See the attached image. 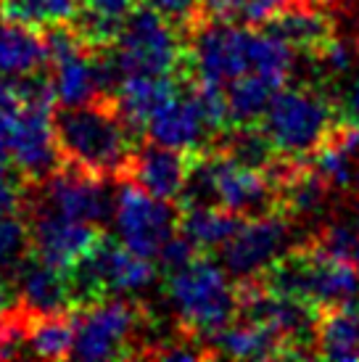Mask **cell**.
Listing matches in <instances>:
<instances>
[{
    "instance_id": "1",
    "label": "cell",
    "mask_w": 359,
    "mask_h": 362,
    "mask_svg": "<svg viewBox=\"0 0 359 362\" xmlns=\"http://www.w3.org/2000/svg\"><path fill=\"white\" fill-rule=\"evenodd\" d=\"M61 164H71L98 177L122 180L135 151V135L117 111L114 98H95L82 106L53 111Z\"/></svg>"
},
{
    "instance_id": "34",
    "label": "cell",
    "mask_w": 359,
    "mask_h": 362,
    "mask_svg": "<svg viewBox=\"0 0 359 362\" xmlns=\"http://www.w3.org/2000/svg\"><path fill=\"white\" fill-rule=\"evenodd\" d=\"M13 286H11V281L0 272V310H8V307H13Z\"/></svg>"
},
{
    "instance_id": "18",
    "label": "cell",
    "mask_w": 359,
    "mask_h": 362,
    "mask_svg": "<svg viewBox=\"0 0 359 362\" xmlns=\"http://www.w3.org/2000/svg\"><path fill=\"white\" fill-rule=\"evenodd\" d=\"M314 349L328 360H359V293L346 304L319 307Z\"/></svg>"
},
{
    "instance_id": "30",
    "label": "cell",
    "mask_w": 359,
    "mask_h": 362,
    "mask_svg": "<svg viewBox=\"0 0 359 362\" xmlns=\"http://www.w3.org/2000/svg\"><path fill=\"white\" fill-rule=\"evenodd\" d=\"M19 109H21L19 95L13 93L8 80L0 77V170H6V164L11 161L8 141H11V130H13V122H16Z\"/></svg>"
},
{
    "instance_id": "32",
    "label": "cell",
    "mask_w": 359,
    "mask_h": 362,
    "mask_svg": "<svg viewBox=\"0 0 359 362\" xmlns=\"http://www.w3.org/2000/svg\"><path fill=\"white\" fill-rule=\"evenodd\" d=\"M82 6L93 13H98L103 19L124 24L130 19V13L135 11V0H82Z\"/></svg>"
},
{
    "instance_id": "17",
    "label": "cell",
    "mask_w": 359,
    "mask_h": 362,
    "mask_svg": "<svg viewBox=\"0 0 359 362\" xmlns=\"http://www.w3.org/2000/svg\"><path fill=\"white\" fill-rule=\"evenodd\" d=\"M11 283H13L19 307H24L27 312L71 310L66 272L48 264V262H42L35 254L27 257V262L16 270Z\"/></svg>"
},
{
    "instance_id": "11",
    "label": "cell",
    "mask_w": 359,
    "mask_h": 362,
    "mask_svg": "<svg viewBox=\"0 0 359 362\" xmlns=\"http://www.w3.org/2000/svg\"><path fill=\"white\" fill-rule=\"evenodd\" d=\"M190 161L193 151H180L156 141H146L135 146L124 177L138 182L143 191H148L156 199L177 202L182 185L188 180Z\"/></svg>"
},
{
    "instance_id": "26",
    "label": "cell",
    "mask_w": 359,
    "mask_h": 362,
    "mask_svg": "<svg viewBox=\"0 0 359 362\" xmlns=\"http://www.w3.org/2000/svg\"><path fill=\"white\" fill-rule=\"evenodd\" d=\"M312 243H317L322 252L333 254L339 259L349 262L351 267L359 272V230L354 225H325L319 228L314 235L310 238Z\"/></svg>"
},
{
    "instance_id": "37",
    "label": "cell",
    "mask_w": 359,
    "mask_h": 362,
    "mask_svg": "<svg viewBox=\"0 0 359 362\" xmlns=\"http://www.w3.org/2000/svg\"><path fill=\"white\" fill-rule=\"evenodd\" d=\"M357 51H359V32H357Z\"/></svg>"
},
{
    "instance_id": "15",
    "label": "cell",
    "mask_w": 359,
    "mask_h": 362,
    "mask_svg": "<svg viewBox=\"0 0 359 362\" xmlns=\"http://www.w3.org/2000/svg\"><path fill=\"white\" fill-rule=\"evenodd\" d=\"M182 82L175 74H130L114 93V103L132 135H146L151 117L177 95Z\"/></svg>"
},
{
    "instance_id": "10",
    "label": "cell",
    "mask_w": 359,
    "mask_h": 362,
    "mask_svg": "<svg viewBox=\"0 0 359 362\" xmlns=\"http://www.w3.org/2000/svg\"><path fill=\"white\" fill-rule=\"evenodd\" d=\"M50 106H21L11 130L8 151L19 177L27 185H37L61 164L59 138Z\"/></svg>"
},
{
    "instance_id": "3",
    "label": "cell",
    "mask_w": 359,
    "mask_h": 362,
    "mask_svg": "<svg viewBox=\"0 0 359 362\" xmlns=\"http://www.w3.org/2000/svg\"><path fill=\"white\" fill-rule=\"evenodd\" d=\"M336 122H339V109L333 95L314 85H299V88H283L269 101L259 124L278 153L310 156Z\"/></svg>"
},
{
    "instance_id": "6",
    "label": "cell",
    "mask_w": 359,
    "mask_h": 362,
    "mask_svg": "<svg viewBox=\"0 0 359 362\" xmlns=\"http://www.w3.org/2000/svg\"><path fill=\"white\" fill-rule=\"evenodd\" d=\"M180 206L175 202H164L143 191L130 177L117 182L114 199V225L119 241L140 257L156 262V254L164 241L177 230Z\"/></svg>"
},
{
    "instance_id": "29",
    "label": "cell",
    "mask_w": 359,
    "mask_h": 362,
    "mask_svg": "<svg viewBox=\"0 0 359 362\" xmlns=\"http://www.w3.org/2000/svg\"><path fill=\"white\" fill-rule=\"evenodd\" d=\"M201 254H206V252H201L199 246L190 241L188 235H182L180 230H175L170 238L164 241V246L159 249V254H156V262H159L161 272L172 275V272L188 267L190 262H196Z\"/></svg>"
},
{
    "instance_id": "31",
    "label": "cell",
    "mask_w": 359,
    "mask_h": 362,
    "mask_svg": "<svg viewBox=\"0 0 359 362\" xmlns=\"http://www.w3.org/2000/svg\"><path fill=\"white\" fill-rule=\"evenodd\" d=\"M24 193H27V182L21 180L19 175L13 177L6 170H0V217L19 209L24 202Z\"/></svg>"
},
{
    "instance_id": "16",
    "label": "cell",
    "mask_w": 359,
    "mask_h": 362,
    "mask_svg": "<svg viewBox=\"0 0 359 362\" xmlns=\"http://www.w3.org/2000/svg\"><path fill=\"white\" fill-rule=\"evenodd\" d=\"M240 320V317H238ZM214 357H235V360H293L290 344L272 325L257 320L230 322L211 339H206Z\"/></svg>"
},
{
    "instance_id": "4",
    "label": "cell",
    "mask_w": 359,
    "mask_h": 362,
    "mask_svg": "<svg viewBox=\"0 0 359 362\" xmlns=\"http://www.w3.org/2000/svg\"><path fill=\"white\" fill-rule=\"evenodd\" d=\"M146 307L138 296H106L100 302L74 310V349L80 360H124L138 357L132 344H140L146 325Z\"/></svg>"
},
{
    "instance_id": "8",
    "label": "cell",
    "mask_w": 359,
    "mask_h": 362,
    "mask_svg": "<svg viewBox=\"0 0 359 362\" xmlns=\"http://www.w3.org/2000/svg\"><path fill=\"white\" fill-rule=\"evenodd\" d=\"M21 209L30 222L32 254L53 264V267H59V270H69L71 264L80 262L103 235V228L93 225V222L64 217L56 209L37 202L30 191L24 193Z\"/></svg>"
},
{
    "instance_id": "22",
    "label": "cell",
    "mask_w": 359,
    "mask_h": 362,
    "mask_svg": "<svg viewBox=\"0 0 359 362\" xmlns=\"http://www.w3.org/2000/svg\"><path fill=\"white\" fill-rule=\"evenodd\" d=\"M30 354L42 360H66L74 349V310L30 312L27 320Z\"/></svg>"
},
{
    "instance_id": "21",
    "label": "cell",
    "mask_w": 359,
    "mask_h": 362,
    "mask_svg": "<svg viewBox=\"0 0 359 362\" xmlns=\"http://www.w3.org/2000/svg\"><path fill=\"white\" fill-rule=\"evenodd\" d=\"M286 77L269 74V71H246L225 85L230 103V117L233 124H249L259 122L261 114L267 111L269 101L286 88Z\"/></svg>"
},
{
    "instance_id": "19",
    "label": "cell",
    "mask_w": 359,
    "mask_h": 362,
    "mask_svg": "<svg viewBox=\"0 0 359 362\" xmlns=\"http://www.w3.org/2000/svg\"><path fill=\"white\" fill-rule=\"evenodd\" d=\"M93 56V51H77L64 59L48 61V74L59 106H82L100 98Z\"/></svg>"
},
{
    "instance_id": "9",
    "label": "cell",
    "mask_w": 359,
    "mask_h": 362,
    "mask_svg": "<svg viewBox=\"0 0 359 362\" xmlns=\"http://www.w3.org/2000/svg\"><path fill=\"white\" fill-rule=\"evenodd\" d=\"M290 233V217L283 211H269L261 217H251L238 228V233L225 246H220L222 267L235 278L261 275L278 259Z\"/></svg>"
},
{
    "instance_id": "36",
    "label": "cell",
    "mask_w": 359,
    "mask_h": 362,
    "mask_svg": "<svg viewBox=\"0 0 359 362\" xmlns=\"http://www.w3.org/2000/svg\"><path fill=\"white\" fill-rule=\"evenodd\" d=\"M322 3H343V0H322Z\"/></svg>"
},
{
    "instance_id": "35",
    "label": "cell",
    "mask_w": 359,
    "mask_h": 362,
    "mask_svg": "<svg viewBox=\"0 0 359 362\" xmlns=\"http://www.w3.org/2000/svg\"><path fill=\"white\" fill-rule=\"evenodd\" d=\"M354 228L359 230V211H357V217H354Z\"/></svg>"
},
{
    "instance_id": "20",
    "label": "cell",
    "mask_w": 359,
    "mask_h": 362,
    "mask_svg": "<svg viewBox=\"0 0 359 362\" xmlns=\"http://www.w3.org/2000/svg\"><path fill=\"white\" fill-rule=\"evenodd\" d=\"M48 64L42 32L0 19V77H19L37 71Z\"/></svg>"
},
{
    "instance_id": "14",
    "label": "cell",
    "mask_w": 359,
    "mask_h": 362,
    "mask_svg": "<svg viewBox=\"0 0 359 362\" xmlns=\"http://www.w3.org/2000/svg\"><path fill=\"white\" fill-rule=\"evenodd\" d=\"M146 135H148V141L180 148V151H201L214 138L185 85L180 88L177 95H172L170 101L151 117Z\"/></svg>"
},
{
    "instance_id": "33",
    "label": "cell",
    "mask_w": 359,
    "mask_h": 362,
    "mask_svg": "<svg viewBox=\"0 0 359 362\" xmlns=\"http://www.w3.org/2000/svg\"><path fill=\"white\" fill-rule=\"evenodd\" d=\"M333 101L339 109V119L359 124V77H351L349 85L339 95H333Z\"/></svg>"
},
{
    "instance_id": "27",
    "label": "cell",
    "mask_w": 359,
    "mask_h": 362,
    "mask_svg": "<svg viewBox=\"0 0 359 362\" xmlns=\"http://www.w3.org/2000/svg\"><path fill=\"white\" fill-rule=\"evenodd\" d=\"M27 320L24 307L0 310V360H16L27 354Z\"/></svg>"
},
{
    "instance_id": "13",
    "label": "cell",
    "mask_w": 359,
    "mask_h": 362,
    "mask_svg": "<svg viewBox=\"0 0 359 362\" xmlns=\"http://www.w3.org/2000/svg\"><path fill=\"white\" fill-rule=\"evenodd\" d=\"M319 6V0H290L278 13H272L259 30L275 35L296 53L312 56L336 37V21Z\"/></svg>"
},
{
    "instance_id": "5",
    "label": "cell",
    "mask_w": 359,
    "mask_h": 362,
    "mask_svg": "<svg viewBox=\"0 0 359 362\" xmlns=\"http://www.w3.org/2000/svg\"><path fill=\"white\" fill-rule=\"evenodd\" d=\"M124 77L130 74H175L182 77L188 48L177 27L148 6H135L122 27L119 40L109 48Z\"/></svg>"
},
{
    "instance_id": "24",
    "label": "cell",
    "mask_w": 359,
    "mask_h": 362,
    "mask_svg": "<svg viewBox=\"0 0 359 362\" xmlns=\"http://www.w3.org/2000/svg\"><path fill=\"white\" fill-rule=\"evenodd\" d=\"M82 0H0V19L16 21L32 30L71 21Z\"/></svg>"
},
{
    "instance_id": "12",
    "label": "cell",
    "mask_w": 359,
    "mask_h": 362,
    "mask_svg": "<svg viewBox=\"0 0 359 362\" xmlns=\"http://www.w3.org/2000/svg\"><path fill=\"white\" fill-rule=\"evenodd\" d=\"M214 172H217L220 206L235 211L246 220L261 217V214H269V211L278 209L275 191H272V185L267 182L261 170L243 167L238 161L214 151Z\"/></svg>"
},
{
    "instance_id": "25",
    "label": "cell",
    "mask_w": 359,
    "mask_h": 362,
    "mask_svg": "<svg viewBox=\"0 0 359 362\" xmlns=\"http://www.w3.org/2000/svg\"><path fill=\"white\" fill-rule=\"evenodd\" d=\"M32 254L30 222L24 209H13L0 217V272L6 278H13L16 270L27 262Z\"/></svg>"
},
{
    "instance_id": "7",
    "label": "cell",
    "mask_w": 359,
    "mask_h": 362,
    "mask_svg": "<svg viewBox=\"0 0 359 362\" xmlns=\"http://www.w3.org/2000/svg\"><path fill=\"white\" fill-rule=\"evenodd\" d=\"M109 177H98L85 170H77L71 164H59L48 177L37 185H27V191L42 202L45 206L56 209L64 217L80 222H93L103 228L114 220V199Z\"/></svg>"
},
{
    "instance_id": "2",
    "label": "cell",
    "mask_w": 359,
    "mask_h": 362,
    "mask_svg": "<svg viewBox=\"0 0 359 362\" xmlns=\"http://www.w3.org/2000/svg\"><path fill=\"white\" fill-rule=\"evenodd\" d=\"M225 267L201 254L188 267L167 275V296L177 312L180 328L204 341L238 317L235 286H230Z\"/></svg>"
},
{
    "instance_id": "23",
    "label": "cell",
    "mask_w": 359,
    "mask_h": 362,
    "mask_svg": "<svg viewBox=\"0 0 359 362\" xmlns=\"http://www.w3.org/2000/svg\"><path fill=\"white\" fill-rule=\"evenodd\" d=\"M243 222L246 217L225 206H199V209H180L177 230L188 235L201 252H211L225 246Z\"/></svg>"
},
{
    "instance_id": "28",
    "label": "cell",
    "mask_w": 359,
    "mask_h": 362,
    "mask_svg": "<svg viewBox=\"0 0 359 362\" xmlns=\"http://www.w3.org/2000/svg\"><path fill=\"white\" fill-rule=\"evenodd\" d=\"M140 3L164 16L172 27H177L182 40L190 32V27H196L204 16H209L204 8V0H140Z\"/></svg>"
}]
</instances>
